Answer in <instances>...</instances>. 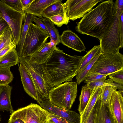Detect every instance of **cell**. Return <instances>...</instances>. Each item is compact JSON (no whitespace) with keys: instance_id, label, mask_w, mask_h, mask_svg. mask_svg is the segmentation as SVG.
<instances>
[{"instance_id":"cell-1","label":"cell","mask_w":123,"mask_h":123,"mask_svg":"<svg viewBox=\"0 0 123 123\" xmlns=\"http://www.w3.org/2000/svg\"><path fill=\"white\" fill-rule=\"evenodd\" d=\"M83 56L71 55L56 47L46 61L42 64L47 80L53 87L72 81L77 74Z\"/></svg>"},{"instance_id":"cell-2","label":"cell","mask_w":123,"mask_h":123,"mask_svg":"<svg viewBox=\"0 0 123 123\" xmlns=\"http://www.w3.org/2000/svg\"><path fill=\"white\" fill-rule=\"evenodd\" d=\"M112 0L104 1L86 14L76 23V31L99 39L111 23L113 17Z\"/></svg>"},{"instance_id":"cell-3","label":"cell","mask_w":123,"mask_h":123,"mask_svg":"<svg viewBox=\"0 0 123 123\" xmlns=\"http://www.w3.org/2000/svg\"><path fill=\"white\" fill-rule=\"evenodd\" d=\"M19 63L25 68L34 85L37 94V101L49 100L50 91L53 87L48 82L44 72L42 65L30 62L28 57L19 58Z\"/></svg>"},{"instance_id":"cell-4","label":"cell","mask_w":123,"mask_h":123,"mask_svg":"<svg viewBox=\"0 0 123 123\" xmlns=\"http://www.w3.org/2000/svg\"><path fill=\"white\" fill-rule=\"evenodd\" d=\"M77 92L76 82H65L51 89L49 92V100L57 106L70 110L75 101Z\"/></svg>"},{"instance_id":"cell-5","label":"cell","mask_w":123,"mask_h":123,"mask_svg":"<svg viewBox=\"0 0 123 123\" xmlns=\"http://www.w3.org/2000/svg\"><path fill=\"white\" fill-rule=\"evenodd\" d=\"M101 52L111 54L119 52L123 47V39L120 32L119 19L113 16L111 22L99 39Z\"/></svg>"},{"instance_id":"cell-6","label":"cell","mask_w":123,"mask_h":123,"mask_svg":"<svg viewBox=\"0 0 123 123\" xmlns=\"http://www.w3.org/2000/svg\"><path fill=\"white\" fill-rule=\"evenodd\" d=\"M50 112L39 105L31 103L11 114L9 120L20 119L25 123H47Z\"/></svg>"},{"instance_id":"cell-7","label":"cell","mask_w":123,"mask_h":123,"mask_svg":"<svg viewBox=\"0 0 123 123\" xmlns=\"http://www.w3.org/2000/svg\"><path fill=\"white\" fill-rule=\"evenodd\" d=\"M123 69V56L119 52L101 53L89 72L111 74Z\"/></svg>"},{"instance_id":"cell-8","label":"cell","mask_w":123,"mask_h":123,"mask_svg":"<svg viewBox=\"0 0 123 123\" xmlns=\"http://www.w3.org/2000/svg\"><path fill=\"white\" fill-rule=\"evenodd\" d=\"M49 34L36 24H30L19 58L28 57L47 42Z\"/></svg>"},{"instance_id":"cell-9","label":"cell","mask_w":123,"mask_h":123,"mask_svg":"<svg viewBox=\"0 0 123 123\" xmlns=\"http://www.w3.org/2000/svg\"><path fill=\"white\" fill-rule=\"evenodd\" d=\"M0 13L10 28L17 45L20 39L23 21H25L23 14L1 0H0Z\"/></svg>"},{"instance_id":"cell-10","label":"cell","mask_w":123,"mask_h":123,"mask_svg":"<svg viewBox=\"0 0 123 123\" xmlns=\"http://www.w3.org/2000/svg\"><path fill=\"white\" fill-rule=\"evenodd\" d=\"M102 0H68L64 3L66 16L74 21L83 17Z\"/></svg>"},{"instance_id":"cell-11","label":"cell","mask_w":123,"mask_h":123,"mask_svg":"<svg viewBox=\"0 0 123 123\" xmlns=\"http://www.w3.org/2000/svg\"><path fill=\"white\" fill-rule=\"evenodd\" d=\"M39 104L49 112L65 119L69 123H80V114L74 111L59 107L49 100L44 101Z\"/></svg>"},{"instance_id":"cell-12","label":"cell","mask_w":123,"mask_h":123,"mask_svg":"<svg viewBox=\"0 0 123 123\" xmlns=\"http://www.w3.org/2000/svg\"><path fill=\"white\" fill-rule=\"evenodd\" d=\"M57 45L54 42H46L28 57L31 62L42 65L50 57Z\"/></svg>"},{"instance_id":"cell-13","label":"cell","mask_w":123,"mask_h":123,"mask_svg":"<svg viewBox=\"0 0 123 123\" xmlns=\"http://www.w3.org/2000/svg\"><path fill=\"white\" fill-rule=\"evenodd\" d=\"M61 43L63 45L80 52L86 49L84 43L77 35L69 30L64 31L60 36Z\"/></svg>"},{"instance_id":"cell-14","label":"cell","mask_w":123,"mask_h":123,"mask_svg":"<svg viewBox=\"0 0 123 123\" xmlns=\"http://www.w3.org/2000/svg\"><path fill=\"white\" fill-rule=\"evenodd\" d=\"M123 93L115 90L113 93L110 106L115 123H123Z\"/></svg>"},{"instance_id":"cell-15","label":"cell","mask_w":123,"mask_h":123,"mask_svg":"<svg viewBox=\"0 0 123 123\" xmlns=\"http://www.w3.org/2000/svg\"><path fill=\"white\" fill-rule=\"evenodd\" d=\"M60 0H34L25 10V13H29L42 19L43 13L50 5Z\"/></svg>"},{"instance_id":"cell-16","label":"cell","mask_w":123,"mask_h":123,"mask_svg":"<svg viewBox=\"0 0 123 123\" xmlns=\"http://www.w3.org/2000/svg\"><path fill=\"white\" fill-rule=\"evenodd\" d=\"M18 70L21 80L26 93L31 98L37 100L36 89L30 77L24 67L21 64L19 66Z\"/></svg>"},{"instance_id":"cell-17","label":"cell","mask_w":123,"mask_h":123,"mask_svg":"<svg viewBox=\"0 0 123 123\" xmlns=\"http://www.w3.org/2000/svg\"><path fill=\"white\" fill-rule=\"evenodd\" d=\"M12 86L9 85L0 86V111L9 112L12 114L14 111L11 103Z\"/></svg>"},{"instance_id":"cell-18","label":"cell","mask_w":123,"mask_h":123,"mask_svg":"<svg viewBox=\"0 0 123 123\" xmlns=\"http://www.w3.org/2000/svg\"><path fill=\"white\" fill-rule=\"evenodd\" d=\"M95 123H115L109 104L100 102L97 111Z\"/></svg>"},{"instance_id":"cell-19","label":"cell","mask_w":123,"mask_h":123,"mask_svg":"<svg viewBox=\"0 0 123 123\" xmlns=\"http://www.w3.org/2000/svg\"><path fill=\"white\" fill-rule=\"evenodd\" d=\"M101 92L102 86L95 87L91 91V96L88 103L82 114L80 115V123H85L97 101L100 97Z\"/></svg>"},{"instance_id":"cell-20","label":"cell","mask_w":123,"mask_h":123,"mask_svg":"<svg viewBox=\"0 0 123 123\" xmlns=\"http://www.w3.org/2000/svg\"><path fill=\"white\" fill-rule=\"evenodd\" d=\"M102 86L100 100L102 103L110 104L112 95L113 92L116 90L117 87L116 85L109 78L105 80Z\"/></svg>"},{"instance_id":"cell-21","label":"cell","mask_w":123,"mask_h":123,"mask_svg":"<svg viewBox=\"0 0 123 123\" xmlns=\"http://www.w3.org/2000/svg\"><path fill=\"white\" fill-rule=\"evenodd\" d=\"M19 58L16 49H11L0 59V67L10 68L18 64Z\"/></svg>"},{"instance_id":"cell-22","label":"cell","mask_w":123,"mask_h":123,"mask_svg":"<svg viewBox=\"0 0 123 123\" xmlns=\"http://www.w3.org/2000/svg\"><path fill=\"white\" fill-rule=\"evenodd\" d=\"M62 1L60 0L47 7L43 13V18L49 19L51 17L59 14H66L65 8Z\"/></svg>"},{"instance_id":"cell-23","label":"cell","mask_w":123,"mask_h":123,"mask_svg":"<svg viewBox=\"0 0 123 123\" xmlns=\"http://www.w3.org/2000/svg\"><path fill=\"white\" fill-rule=\"evenodd\" d=\"M34 16L29 13L26 14L24 23L23 25L19 42L17 45L16 49L18 56L20 55L23 48L24 42L29 27L33 21Z\"/></svg>"},{"instance_id":"cell-24","label":"cell","mask_w":123,"mask_h":123,"mask_svg":"<svg viewBox=\"0 0 123 123\" xmlns=\"http://www.w3.org/2000/svg\"><path fill=\"white\" fill-rule=\"evenodd\" d=\"M91 94V91L86 84L82 86L79 96L80 101L78 110L80 116L82 114L87 105Z\"/></svg>"},{"instance_id":"cell-25","label":"cell","mask_w":123,"mask_h":123,"mask_svg":"<svg viewBox=\"0 0 123 123\" xmlns=\"http://www.w3.org/2000/svg\"><path fill=\"white\" fill-rule=\"evenodd\" d=\"M48 31L50 38V42H53L57 45L61 43L60 36L58 29L49 18H43L42 19Z\"/></svg>"},{"instance_id":"cell-26","label":"cell","mask_w":123,"mask_h":123,"mask_svg":"<svg viewBox=\"0 0 123 123\" xmlns=\"http://www.w3.org/2000/svg\"><path fill=\"white\" fill-rule=\"evenodd\" d=\"M101 53L94 57L83 68L79 70L75 76L76 83L78 85L85 80L87 74Z\"/></svg>"},{"instance_id":"cell-27","label":"cell","mask_w":123,"mask_h":123,"mask_svg":"<svg viewBox=\"0 0 123 123\" xmlns=\"http://www.w3.org/2000/svg\"><path fill=\"white\" fill-rule=\"evenodd\" d=\"M101 53V49L100 45L94 46L85 55L83 56L79 70L83 68L94 57Z\"/></svg>"},{"instance_id":"cell-28","label":"cell","mask_w":123,"mask_h":123,"mask_svg":"<svg viewBox=\"0 0 123 123\" xmlns=\"http://www.w3.org/2000/svg\"><path fill=\"white\" fill-rule=\"evenodd\" d=\"M13 78L10 68L0 67V86L8 85Z\"/></svg>"},{"instance_id":"cell-29","label":"cell","mask_w":123,"mask_h":123,"mask_svg":"<svg viewBox=\"0 0 123 123\" xmlns=\"http://www.w3.org/2000/svg\"><path fill=\"white\" fill-rule=\"evenodd\" d=\"M14 40L12 31L8 26L4 31L3 36L0 38V50L10 44Z\"/></svg>"},{"instance_id":"cell-30","label":"cell","mask_w":123,"mask_h":123,"mask_svg":"<svg viewBox=\"0 0 123 123\" xmlns=\"http://www.w3.org/2000/svg\"><path fill=\"white\" fill-rule=\"evenodd\" d=\"M8 6L21 13L23 15L25 20L26 14L25 9L21 0H1Z\"/></svg>"},{"instance_id":"cell-31","label":"cell","mask_w":123,"mask_h":123,"mask_svg":"<svg viewBox=\"0 0 123 123\" xmlns=\"http://www.w3.org/2000/svg\"><path fill=\"white\" fill-rule=\"evenodd\" d=\"M49 19L58 27H61L64 24L67 25L69 22L66 14H59L51 17Z\"/></svg>"},{"instance_id":"cell-32","label":"cell","mask_w":123,"mask_h":123,"mask_svg":"<svg viewBox=\"0 0 123 123\" xmlns=\"http://www.w3.org/2000/svg\"><path fill=\"white\" fill-rule=\"evenodd\" d=\"M123 12V0H116L113 4V16H115L119 19L121 14Z\"/></svg>"},{"instance_id":"cell-33","label":"cell","mask_w":123,"mask_h":123,"mask_svg":"<svg viewBox=\"0 0 123 123\" xmlns=\"http://www.w3.org/2000/svg\"><path fill=\"white\" fill-rule=\"evenodd\" d=\"M111 74H103L89 72L84 80V82L87 84L89 83L101 79Z\"/></svg>"},{"instance_id":"cell-34","label":"cell","mask_w":123,"mask_h":123,"mask_svg":"<svg viewBox=\"0 0 123 123\" xmlns=\"http://www.w3.org/2000/svg\"><path fill=\"white\" fill-rule=\"evenodd\" d=\"M100 102V97L97 100L94 106L91 111L85 123H95V117Z\"/></svg>"},{"instance_id":"cell-35","label":"cell","mask_w":123,"mask_h":123,"mask_svg":"<svg viewBox=\"0 0 123 123\" xmlns=\"http://www.w3.org/2000/svg\"><path fill=\"white\" fill-rule=\"evenodd\" d=\"M108 77L113 82L123 85V69L119 70L109 75Z\"/></svg>"},{"instance_id":"cell-36","label":"cell","mask_w":123,"mask_h":123,"mask_svg":"<svg viewBox=\"0 0 123 123\" xmlns=\"http://www.w3.org/2000/svg\"><path fill=\"white\" fill-rule=\"evenodd\" d=\"M48 122L51 123H69L65 119L50 112Z\"/></svg>"},{"instance_id":"cell-37","label":"cell","mask_w":123,"mask_h":123,"mask_svg":"<svg viewBox=\"0 0 123 123\" xmlns=\"http://www.w3.org/2000/svg\"><path fill=\"white\" fill-rule=\"evenodd\" d=\"M106 77L96 81L89 83L87 84L91 91L95 87L102 86L104 84Z\"/></svg>"},{"instance_id":"cell-38","label":"cell","mask_w":123,"mask_h":123,"mask_svg":"<svg viewBox=\"0 0 123 123\" xmlns=\"http://www.w3.org/2000/svg\"><path fill=\"white\" fill-rule=\"evenodd\" d=\"M17 44L14 40L9 45L5 47L0 50V59L7 52L12 49H16Z\"/></svg>"},{"instance_id":"cell-39","label":"cell","mask_w":123,"mask_h":123,"mask_svg":"<svg viewBox=\"0 0 123 123\" xmlns=\"http://www.w3.org/2000/svg\"><path fill=\"white\" fill-rule=\"evenodd\" d=\"M33 21L35 23L36 25L49 34L46 27L42 19L34 16L33 18Z\"/></svg>"},{"instance_id":"cell-40","label":"cell","mask_w":123,"mask_h":123,"mask_svg":"<svg viewBox=\"0 0 123 123\" xmlns=\"http://www.w3.org/2000/svg\"><path fill=\"white\" fill-rule=\"evenodd\" d=\"M8 26V25L4 19L2 20L0 22V35Z\"/></svg>"},{"instance_id":"cell-41","label":"cell","mask_w":123,"mask_h":123,"mask_svg":"<svg viewBox=\"0 0 123 123\" xmlns=\"http://www.w3.org/2000/svg\"><path fill=\"white\" fill-rule=\"evenodd\" d=\"M34 0H21L22 3L25 10Z\"/></svg>"},{"instance_id":"cell-42","label":"cell","mask_w":123,"mask_h":123,"mask_svg":"<svg viewBox=\"0 0 123 123\" xmlns=\"http://www.w3.org/2000/svg\"><path fill=\"white\" fill-rule=\"evenodd\" d=\"M7 123H25L20 119H16L9 120Z\"/></svg>"},{"instance_id":"cell-43","label":"cell","mask_w":123,"mask_h":123,"mask_svg":"<svg viewBox=\"0 0 123 123\" xmlns=\"http://www.w3.org/2000/svg\"><path fill=\"white\" fill-rule=\"evenodd\" d=\"M0 13V22L3 19Z\"/></svg>"},{"instance_id":"cell-44","label":"cell","mask_w":123,"mask_h":123,"mask_svg":"<svg viewBox=\"0 0 123 123\" xmlns=\"http://www.w3.org/2000/svg\"><path fill=\"white\" fill-rule=\"evenodd\" d=\"M4 31L3 32V33L1 34L0 35V38L3 36L4 34Z\"/></svg>"},{"instance_id":"cell-45","label":"cell","mask_w":123,"mask_h":123,"mask_svg":"<svg viewBox=\"0 0 123 123\" xmlns=\"http://www.w3.org/2000/svg\"><path fill=\"white\" fill-rule=\"evenodd\" d=\"M47 123H50V122H48H48H47Z\"/></svg>"}]
</instances>
